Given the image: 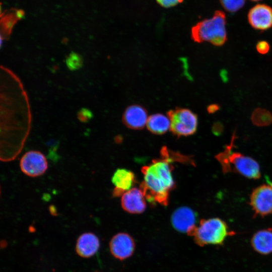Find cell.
<instances>
[{"label":"cell","instance_id":"1","mask_svg":"<svg viewBox=\"0 0 272 272\" xmlns=\"http://www.w3.org/2000/svg\"><path fill=\"white\" fill-rule=\"evenodd\" d=\"M172 162L162 157L142 168L144 181L140 185L145 197L151 203L167 206L170 192L175 187Z\"/></svg>","mask_w":272,"mask_h":272},{"label":"cell","instance_id":"2","mask_svg":"<svg viewBox=\"0 0 272 272\" xmlns=\"http://www.w3.org/2000/svg\"><path fill=\"white\" fill-rule=\"evenodd\" d=\"M235 133L230 143L215 156L224 173H236L247 178L257 179L260 177V166L252 158L234 150Z\"/></svg>","mask_w":272,"mask_h":272},{"label":"cell","instance_id":"3","mask_svg":"<svg viewBox=\"0 0 272 272\" xmlns=\"http://www.w3.org/2000/svg\"><path fill=\"white\" fill-rule=\"evenodd\" d=\"M226 17L220 10L213 16L197 23L191 30V37L196 42H208L216 46L223 45L227 40Z\"/></svg>","mask_w":272,"mask_h":272},{"label":"cell","instance_id":"4","mask_svg":"<svg viewBox=\"0 0 272 272\" xmlns=\"http://www.w3.org/2000/svg\"><path fill=\"white\" fill-rule=\"evenodd\" d=\"M229 234L227 224L219 218L200 220L190 236L200 246L221 244Z\"/></svg>","mask_w":272,"mask_h":272},{"label":"cell","instance_id":"5","mask_svg":"<svg viewBox=\"0 0 272 272\" xmlns=\"http://www.w3.org/2000/svg\"><path fill=\"white\" fill-rule=\"evenodd\" d=\"M170 121V130L177 137L194 134L197 129V115L187 108H176L167 112Z\"/></svg>","mask_w":272,"mask_h":272},{"label":"cell","instance_id":"6","mask_svg":"<svg viewBox=\"0 0 272 272\" xmlns=\"http://www.w3.org/2000/svg\"><path fill=\"white\" fill-rule=\"evenodd\" d=\"M250 206L255 216H265L272 213V183L262 184L252 191Z\"/></svg>","mask_w":272,"mask_h":272},{"label":"cell","instance_id":"7","mask_svg":"<svg viewBox=\"0 0 272 272\" xmlns=\"http://www.w3.org/2000/svg\"><path fill=\"white\" fill-rule=\"evenodd\" d=\"M20 169L25 175L36 177L43 175L48 168V163L43 153L38 151L27 152L20 162Z\"/></svg>","mask_w":272,"mask_h":272},{"label":"cell","instance_id":"8","mask_svg":"<svg viewBox=\"0 0 272 272\" xmlns=\"http://www.w3.org/2000/svg\"><path fill=\"white\" fill-rule=\"evenodd\" d=\"M248 21L255 30L264 31L272 27V8L265 4H257L247 15Z\"/></svg>","mask_w":272,"mask_h":272},{"label":"cell","instance_id":"9","mask_svg":"<svg viewBox=\"0 0 272 272\" xmlns=\"http://www.w3.org/2000/svg\"><path fill=\"white\" fill-rule=\"evenodd\" d=\"M134 242L127 233H119L114 235L109 243L111 254L116 258L123 260L130 256L134 249Z\"/></svg>","mask_w":272,"mask_h":272},{"label":"cell","instance_id":"10","mask_svg":"<svg viewBox=\"0 0 272 272\" xmlns=\"http://www.w3.org/2000/svg\"><path fill=\"white\" fill-rule=\"evenodd\" d=\"M196 216L194 212L187 207L177 209L171 216L173 227L181 232H186L191 235L195 225Z\"/></svg>","mask_w":272,"mask_h":272},{"label":"cell","instance_id":"11","mask_svg":"<svg viewBox=\"0 0 272 272\" xmlns=\"http://www.w3.org/2000/svg\"><path fill=\"white\" fill-rule=\"evenodd\" d=\"M123 209L129 213L140 214L146 209L145 196L141 189L132 188L124 192L121 197Z\"/></svg>","mask_w":272,"mask_h":272},{"label":"cell","instance_id":"12","mask_svg":"<svg viewBox=\"0 0 272 272\" xmlns=\"http://www.w3.org/2000/svg\"><path fill=\"white\" fill-rule=\"evenodd\" d=\"M148 117L147 111L143 106L134 104L126 108L122 120L127 127L138 130L146 125Z\"/></svg>","mask_w":272,"mask_h":272},{"label":"cell","instance_id":"13","mask_svg":"<svg viewBox=\"0 0 272 272\" xmlns=\"http://www.w3.org/2000/svg\"><path fill=\"white\" fill-rule=\"evenodd\" d=\"M100 242L98 238L90 232L84 233L77 239L76 252L84 258L90 257L94 255L99 248Z\"/></svg>","mask_w":272,"mask_h":272},{"label":"cell","instance_id":"14","mask_svg":"<svg viewBox=\"0 0 272 272\" xmlns=\"http://www.w3.org/2000/svg\"><path fill=\"white\" fill-rule=\"evenodd\" d=\"M112 182L115 186L113 191V195L119 196L130 189L135 182V176L129 170L118 169L112 176Z\"/></svg>","mask_w":272,"mask_h":272},{"label":"cell","instance_id":"15","mask_svg":"<svg viewBox=\"0 0 272 272\" xmlns=\"http://www.w3.org/2000/svg\"><path fill=\"white\" fill-rule=\"evenodd\" d=\"M251 244L255 250L261 254L272 252V231L270 229L257 231L252 238Z\"/></svg>","mask_w":272,"mask_h":272},{"label":"cell","instance_id":"16","mask_svg":"<svg viewBox=\"0 0 272 272\" xmlns=\"http://www.w3.org/2000/svg\"><path fill=\"white\" fill-rule=\"evenodd\" d=\"M24 14V12L20 10H14L1 14V39L4 40L8 37L13 27L23 17Z\"/></svg>","mask_w":272,"mask_h":272},{"label":"cell","instance_id":"17","mask_svg":"<svg viewBox=\"0 0 272 272\" xmlns=\"http://www.w3.org/2000/svg\"><path fill=\"white\" fill-rule=\"evenodd\" d=\"M146 126L152 133L161 135L170 128V121L167 115L156 113L149 116Z\"/></svg>","mask_w":272,"mask_h":272},{"label":"cell","instance_id":"18","mask_svg":"<svg viewBox=\"0 0 272 272\" xmlns=\"http://www.w3.org/2000/svg\"><path fill=\"white\" fill-rule=\"evenodd\" d=\"M251 120L252 123L257 126H266L272 123V114L262 108H257L252 113Z\"/></svg>","mask_w":272,"mask_h":272},{"label":"cell","instance_id":"19","mask_svg":"<svg viewBox=\"0 0 272 272\" xmlns=\"http://www.w3.org/2000/svg\"><path fill=\"white\" fill-rule=\"evenodd\" d=\"M67 67L72 71L81 69L83 65V58L82 55L74 51H72L65 59Z\"/></svg>","mask_w":272,"mask_h":272},{"label":"cell","instance_id":"20","mask_svg":"<svg viewBox=\"0 0 272 272\" xmlns=\"http://www.w3.org/2000/svg\"><path fill=\"white\" fill-rule=\"evenodd\" d=\"M223 8L229 12H235L241 9L245 3V0H220Z\"/></svg>","mask_w":272,"mask_h":272},{"label":"cell","instance_id":"21","mask_svg":"<svg viewBox=\"0 0 272 272\" xmlns=\"http://www.w3.org/2000/svg\"><path fill=\"white\" fill-rule=\"evenodd\" d=\"M93 117V114L92 112L87 108H81L77 113L78 118L83 122L89 121Z\"/></svg>","mask_w":272,"mask_h":272},{"label":"cell","instance_id":"22","mask_svg":"<svg viewBox=\"0 0 272 272\" xmlns=\"http://www.w3.org/2000/svg\"><path fill=\"white\" fill-rule=\"evenodd\" d=\"M256 49L259 53L265 54L270 49V45L266 41L260 40L256 43Z\"/></svg>","mask_w":272,"mask_h":272},{"label":"cell","instance_id":"23","mask_svg":"<svg viewBox=\"0 0 272 272\" xmlns=\"http://www.w3.org/2000/svg\"><path fill=\"white\" fill-rule=\"evenodd\" d=\"M156 1L162 7L168 8L176 6L182 3L183 0H156Z\"/></svg>","mask_w":272,"mask_h":272},{"label":"cell","instance_id":"24","mask_svg":"<svg viewBox=\"0 0 272 272\" xmlns=\"http://www.w3.org/2000/svg\"><path fill=\"white\" fill-rule=\"evenodd\" d=\"M220 106L217 104H212L207 107V111L209 113H214L219 110Z\"/></svg>","mask_w":272,"mask_h":272},{"label":"cell","instance_id":"25","mask_svg":"<svg viewBox=\"0 0 272 272\" xmlns=\"http://www.w3.org/2000/svg\"><path fill=\"white\" fill-rule=\"evenodd\" d=\"M252 1H254V2H257V1H261V0H251Z\"/></svg>","mask_w":272,"mask_h":272}]
</instances>
